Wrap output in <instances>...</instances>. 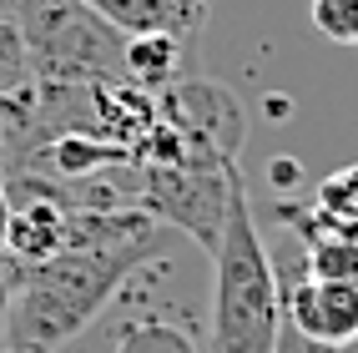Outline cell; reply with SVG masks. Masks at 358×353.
Instances as JSON below:
<instances>
[{"label":"cell","instance_id":"2","mask_svg":"<svg viewBox=\"0 0 358 353\" xmlns=\"http://www.w3.org/2000/svg\"><path fill=\"white\" fill-rule=\"evenodd\" d=\"M278 323V268L257 232L248 182L237 177L222 238L212 247V353H273Z\"/></svg>","mask_w":358,"mask_h":353},{"label":"cell","instance_id":"9","mask_svg":"<svg viewBox=\"0 0 358 353\" xmlns=\"http://www.w3.org/2000/svg\"><path fill=\"white\" fill-rule=\"evenodd\" d=\"M45 122H41V101H36V86H15V91H0V182H10L20 172H31L41 152H45Z\"/></svg>","mask_w":358,"mask_h":353},{"label":"cell","instance_id":"7","mask_svg":"<svg viewBox=\"0 0 358 353\" xmlns=\"http://www.w3.org/2000/svg\"><path fill=\"white\" fill-rule=\"evenodd\" d=\"M273 217L298 232V243L313 238H358V161L353 167H338L318 182L313 202H288L282 197L273 207Z\"/></svg>","mask_w":358,"mask_h":353},{"label":"cell","instance_id":"20","mask_svg":"<svg viewBox=\"0 0 358 353\" xmlns=\"http://www.w3.org/2000/svg\"><path fill=\"white\" fill-rule=\"evenodd\" d=\"M10 353H41V348H20V343H10Z\"/></svg>","mask_w":358,"mask_h":353},{"label":"cell","instance_id":"5","mask_svg":"<svg viewBox=\"0 0 358 353\" xmlns=\"http://www.w3.org/2000/svg\"><path fill=\"white\" fill-rule=\"evenodd\" d=\"M157 122H166L192 161H217L237 167L248 141V111L232 96V86L207 76H177L172 86L157 91Z\"/></svg>","mask_w":358,"mask_h":353},{"label":"cell","instance_id":"10","mask_svg":"<svg viewBox=\"0 0 358 353\" xmlns=\"http://www.w3.org/2000/svg\"><path fill=\"white\" fill-rule=\"evenodd\" d=\"M91 116H96V136L131 152L157 127V96L131 81H96L91 86Z\"/></svg>","mask_w":358,"mask_h":353},{"label":"cell","instance_id":"4","mask_svg":"<svg viewBox=\"0 0 358 353\" xmlns=\"http://www.w3.org/2000/svg\"><path fill=\"white\" fill-rule=\"evenodd\" d=\"M237 177H243V167H217V161H192V157L177 167H131V202L162 227H177L212 252L222 238Z\"/></svg>","mask_w":358,"mask_h":353},{"label":"cell","instance_id":"1","mask_svg":"<svg viewBox=\"0 0 358 353\" xmlns=\"http://www.w3.org/2000/svg\"><path fill=\"white\" fill-rule=\"evenodd\" d=\"M166 232L141 207H71L56 257L10 278V343L56 353L81 338L127 282L166 252Z\"/></svg>","mask_w":358,"mask_h":353},{"label":"cell","instance_id":"6","mask_svg":"<svg viewBox=\"0 0 358 353\" xmlns=\"http://www.w3.org/2000/svg\"><path fill=\"white\" fill-rule=\"evenodd\" d=\"M278 298H282V323L298 328L303 338L338 353L358 343V288H348V282H318L298 268V273H278Z\"/></svg>","mask_w":358,"mask_h":353},{"label":"cell","instance_id":"11","mask_svg":"<svg viewBox=\"0 0 358 353\" xmlns=\"http://www.w3.org/2000/svg\"><path fill=\"white\" fill-rule=\"evenodd\" d=\"M187 56H192V45H182L172 36H127V45H122V76L157 96L162 86H172L177 76H187Z\"/></svg>","mask_w":358,"mask_h":353},{"label":"cell","instance_id":"13","mask_svg":"<svg viewBox=\"0 0 358 353\" xmlns=\"http://www.w3.org/2000/svg\"><path fill=\"white\" fill-rule=\"evenodd\" d=\"M303 273L318 278V282H348V288H358V238L303 243Z\"/></svg>","mask_w":358,"mask_h":353},{"label":"cell","instance_id":"17","mask_svg":"<svg viewBox=\"0 0 358 353\" xmlns=\"http://www.w3.org/2000/svg\"><path fill=\"white\" fill-rule=\"evenodd\" d=\"M10 278L15 268H0V353H10Z\"/></svg>","mask_w":358,"mask_h":353},{"label":"cell","instance_id":"16","mask_svg":"<svg viewBox=\"0 0 358 353\" xmlns=\"http://www.w3.org/2000/svg\"><path fill=\"white\" fill-rule=\"evenodd\" d=\"M273 353H338V348H323V343H313V338H303L298 328L278 323V343H273Z\"/></svg>","mask_w":358,"mask_h":353},{"label":"cell","instance_id":"19","mask_svg":"<svg viewBox=\"0 0 358 353\" xmlns=\"http://www.w3.org/2000/svg\"><path fill=\"white\" fill-rule=\"evenodd\" d=\"M6 217H10V202H6V187H0V268H6Z\"/></svg>","mask_w":358,"mask_h":353},{"label":"cell","instance_id":"14","mask_svg":"<svg viewBox=\"0 0 358 353\" xmlns=\"http://www.w3.org/2000/svg\"><path fill=\"white\" fill-rule=\"evenodd\" d=\"M313 26L333 45H358V0H313Z\"/></svg>","mask_w":358,"mask_h":353},{"label":"cell","instance_id":"18","mask_svg":"<svg viewBox=\"0 0 358 353\" xmlns=\"http://www.w3.org/2000/svg\"><path fill=\"white\" fill-rule=\"evenodd\" d=\"M268 172H273V187H293V182H298V161H288V157H278V161H273Z\"/></svg>","mask_w":358,"mask_h":353},{"label":"cell","instance_id":"12","mask_svg":"<svg viewBox=\"0 0 358 353\" xmlns=\"http://www.w3.org/2000/svg\"><path fill=\"white\" fill-rule=\"evenodd\" d=\"M116 353H202V348H197V338L187 333L182 323L147 313V318H131V323L122 328Z\"/></svg>","mask_w":358,"mask_h":353},{"label":"cell","instance_id":"8","mask_svg":"<svg viewBox=\"0 0 358 353\" xmlns=\"http://www.w3.org/2000/svg\"><path fill=\"white\" fill-rule=\"evenodd\" d=\"M81 6H91L122 36H172L182 45H197L212 0H81Z\"/></svg>","mask_w":358,"mask_h":353},{"label":"cell","instance_id":"3","mask_svg":"<svg viewBox=\"0 0 358 353\" xmlns=\"http://www.w3.org/2000/svg\"><path fill=\"white\" fill-rule=\"evenodd\" d=\"M15 36L26 51V71L36 86H96L127 81L122 45L127 36L81 6V0H15Z\"/></svg>","mask_w":358,"mask_h":353},{"label":"cell","instance_id":"15","mask_svg":"<svg viewBox=\"0 0 358 353\" xmlns=\"http://www.w3.org/2000/svg\"><path fill=\"white\" fill-rule=\"evenodd\" d=\"M31 71H26V51H20V36H15V20L0 15V91H15L26 86Z\"/></svg>","mask_w":358,"mask_h":353}]
</instances>
